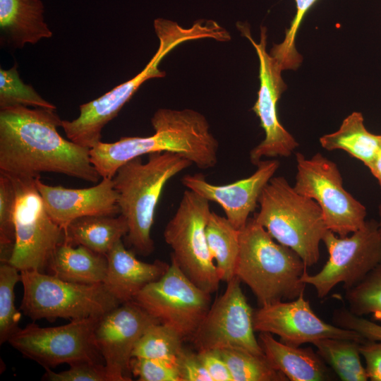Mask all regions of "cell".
<instances>
[{
	"instance_id": "cell-20",
	"label": "cell",
	"mask_w": 381,
	"mask_h": 381,
	"mask_svg": "<svg viewBox=\"0 0 381 381\" xmlns=\"http://www.w3.org/2000/svg\"><path fill=\"white\" fill-rule=\"evenodd\" d=\"M106 256L108 265L103 284L121 303L133 301L143 288L159 279L170 265L159 260L151 263L138 260L126 249L122 239Z\"/></svg>"
},
{
	"instance_id": "cell-36",
	"label": "cell",
	"mask_w": 381,
	"mask_h": 381,
	"mask_svg": "<svg viewBox=\"0 0 381 381\" xmlns=\"http://www.w3.org/2000/svg\"><path fill=\"white\" fill-rule=\"evenodd\" d=\"M42 377L47 381H111L105 365L102 363L82 361L70 365L68 370L54 372L45 368Z\"/></svg>"
},
{
	"instance_id": "cell-7",
	"label": "cell",
	"mask_w": 381,
	"mask_h": 381,
	"mask_svg": "<svg viewBox=\"0 0 381 381\" xmlns=\"http://www.w3.org/2000/svg\"><path fill=\"white\" fill-rule=\"evenodd\" d=\"M155 30L159 41L158 49L138 74L99 98L81 104L75 119L62 121L61 127L68 140L89 149L93 147L101 141L104 126L117 116L143 83L165 76L158 67L159 63L176 47L187 42L188 36L183 28L171 23H159Z\"/></svg>"
},
{
	"instance_id": "cell-1",
	"label": "cell",
	"mask_w": 381,
	"mask_h": 381,
	"mask_svg": "<svg viewBox=\"0 0 381 381\" xmlns=\"http://www.w3.org/2000/svg\"><path fill=\"white\" fill-rule=\"evenodd\" d=\"M62 121L52 109H1L0 172L34 179L51 172L99 182L102 177L91 162L90 149L58 132Z\"/></svg>"
},
{
	"instance_id": "cell-16",
	"label": "cell",
	"mask_w": 381,
	"mask_h": 381,
	"mask_svg": "<svg viewBox=\"0 0 381 381\" xmlns=\"http://www.w3.org/2000/svg\"><path fill=\"white\" fill-rule=\"evenodd\" d=\"M158 322L134 301L122 303L99 318L95 339L111 381L132 380L135 345L145 331Z\"/></svg>"
},
{
	"instance_id": "cell-27",
	"label": "cell",
	"mask_w": 381,
	"mask_h": 381,
	"mask_svg": "<svg viewBox=\"0 0 381 381\" xmlns=\"http://www.w3.org/2000/svg\"><path fill=\"white\" fill-rule=\"evenodd\" d=\"M361 342L351 339L324 338L313 344L317 352L342 381H366L368 377L361 361Z\"/></svg>"
},
{
	"instance_id": "cell-29",
	"label": "cell",
	"mask_w": 381,
	"mask_h": 381,
	"mask_svg": "<svg viewBox=\"0 0 381 381\" xmlns=\"http://www.w3.org/2000/svg\"><path fill=\"white\" fill-rule=\"evenodd\" d=\"M184 340L171 326L161 322L155 323L138 340L133 358L176 361L183 350Z\"/></svg>"
},
{
	"instance_id": "cell-19",
	"label": "cell",
	"mask_w": 381,
	"mask_h": 381,
	"mask_svg": "<svg viewBox=\"0 0 381 381\" xmlns=\"http://www.w3.org/2000/svg\"><path fill=\"white\" fill-rule=\"evenodd\" d=\"M35 183L47 213L64 230L79 217L120 214L118 193L111 178H102L97 185L85 188L50 186L40 177L35 179Z\"/></svg>"
},
{
	"instance_id": "cell-10",
	"label": "cell",
	"mask_w": 381,
	"mask_h": 381,
	"mask_svg": "<svg viewBox=\"0 0 381 381\" xmlns=\"http://www.w3.org/2000/svg\"><path fill=\"white\" fill-rule=\"evenodd\" d=\"M296 159L294 188L318 204L328 230L346 236L361 229L366 222V207L344 188L337 165L319 152L310 159L296 152Z\"/></svg>"
},
{
	"instance_id": "cell-14",
	"label": "cell",
	"mask_w": 381,
	"mask_h": 381,
	"mask_svg": "<svg viewBox=\"0 0 381 381\" xmlns=\"http://www.w3.org/2000/svg\"><path fill=\"white\" fill-rule=\"evenodd\" d=\"M237 28L253 44L259 59L260 88L252 110L260 119L265 138L250 152V162L257 165L262 157H288L299 144L278 118L277 102L287 85L279 63L267 52V28L260 27L258 43L252 38L246 23H238Z\"/></svg>"
},
{
	"instance_id": "cell-35",
	"label": "cell",
	"mask_w": 381,
	"mask_h": 381,
	"mask_svg": "<svg viewBox=\"0 0 381 381\" xmlns=\"http://www.w3.org/2000/svg\"><path fill=\"white\" fill-rule=\"evenodd\" d=\"M131 367L140 381H181L178 360L133 358Z\"/></svg>"
},
{
	"instance_id": "cell-11",
	"label": "cell",
	"mask_w": 381,
	"mask_h": 381,
	"mask_svg": "<svg viewBox=\"0 0 381 381\" xmlns=\"http://www.w3.org/2000/svg\"><path fill=\"white\" fill-rule=\"evenodd\" d=\"M322 241L328 260L315 274L306 272L301 278L303 283L314 287L320 298L339 284L346 290L355 286L381 263V234L374 219L366 221L349 236H339L328 230Z\"/></svg>"
},
{
	"instance_id": "cell-28",
	"label": "cell",
	"mask_w": 381,
	"mask_h": 381,
	"mask_svg": "<svg viewBox=\"0 0 381 381\" xmlns=\"http://www.w3.org/2000/svg\"><path fill=\"white\" fill-rule=\"evenodd\" d=\"M216 350L226 363L233 381L288 380L283 373L270 364L265 355L236 347Z\"/></svg>"
},
{
	"instance_id": "cell-32",
	"label": "cell",
	"mask_w": 381,
	"mask_h": 381,
	"mask_svg": "<svg viewBox=\"0 0 381 381\" xmlns=\"http://www.w3.org/2000/svg\"><path fill=\"white\" fill-rule=\"evenodd\" d=\"M345 298L353 314H372L375 320L381 321V263L360 283L346 290Z\"/></svg>"
},
{
	"instance_id": "cell-23",
	"label": "cell",
	"mask_w": 381,
	"mask_h": 381,
	"mask_svg": "<svg viewBox=\"0 0 381 381\" xmlns=\"http://www.w3.org/2000/svg\"><path fill=\"white\" fill-rule=\"evenodd\" d=\"M107 265L105 255L64 241L57 247L48 270L67 282L92 284L103 283Z\"/></svg>"
},
{
	"instance_id": "cell-30",
	"label": "cell",
	"mask_w": 381,
	"mask_h": 381,
	"mask_svg": "<svg viewBox=\"0 0 381 381\" xmlns=\"http://www.w3.org/2000/svg\"><path fill=\"white\" fill-rule=\"evenodd\" d=\"M20 272L9 262L0 265V344L8 342L20 327V313L15 306V286Z\"/></svg>"
},
{
	"instance_id": "cell-8",
	"label": "cell",
	"mask_w": 381,
	"mask_h": 381,
	"mask_svg": "<svg viewBox=\"0 0 381 381\" xmlns=\"http://www.w3.org/2000/svg\"><path fill=\"white\" fill-rule=\"evenodd\" d=\"M209 200L186 190L164 231L171 258L198 286L212 294L221 282L210 254L205 229L211 213Z\"/></svg>"
},
{
	"instance_id": "cell-37",
	"label": "cell",
	"mask_w": 381,
	"mask_h": 381,
	"mask_svg": "<svg viewBox=\"0 0 381 381\" xmlns=\"http://www.w3.org/2000/svg\"><path fill=\"white\" fill-rule=\"evenodd\" d=\"M335 325L359 333L365 339L381 341V325L351 313L349 309L340 308L333 313Z\"/></svg>"
},
{
	"instance_id": "cell-4",
	"label": "cell",
	"mask_w": 381,
	"mask_h": 381,
	"mask_svg": "<svg viewBox=\"0 0 381 381\" xmlns=\"http://www.w3.org/2000/svg\"><path fill=\"white\" fill-rule=\"evenodd\" d=\"M307 266L292 249L275 241L255 218L240 229L235 276L252 291L260 306L291 301L305 292Z\"/></svg>"
},
{
	"instance_id": "cell-6",
	"label": "cell",
	"mask_w": 381,
	"mask_h": 381,
	"mask_svg": "<svg viewBox=\"0 0 381 381\" xmlns=\"http://www.w3.org/2000/svg\"><path fill=\"white\" fill-rule=\"evenodd\" d=\"M20 275V310L32 320L99 318L121 304L103 283L71 282L36 270Z\"/></svg>"
},
{
	"instance_id": "cell-42",
	"label": "cell",
	"mask_w": 381,
	"mask_h": 381,
	"mask_svg": "<svg viewBox=\"0 0 381 381\" xmlns=\"http://www.w3.org/2000/svg\"><path fill=\"white\" fill-rule=\"evenodd\" d=\"M379 216H380V221L378 222V225H379V230L381 234V203L379 206Z\"/></svg>"
},
{
	"instance_id": "cell-3",
	"label": "cell",
	"mask_w": 381,
	"mask_h": 381,
	"mask_svg": "<svg viewBox=\"0 0 381 381\" xmlns=\"http://www.w3.org/2000/svg\"><path fill=\"white\" fill-rule=\"evenodd\" d=\"M193 163L183 156L171 152L148 155L143 162L141 157L121 166L112 178L118 193V204L126 220L128 231L125 236L134 251L147 256L155 250L151 231L157 203L168 181Z\"/></svg>"
},
{
	"instance_id": "cell-9",
	"label": "cell",
	"mask_w": 381,
	"mask_h": 381,
	"mask_svg": "<svg viewBox=\"0 0 381 381\" xmlns=\"http://www.w3.org/2000/svg\"><path fill=\"white\" fill-rule=\"evenodd\" d=\"M11 178L16 202L15 245L9 263L20 272H45L57 247L66 239L65 230L47 213L35 179Z\"/></svg>"
},
{
	"instance_id": "cell-24",
	"label": "cell",
	"mask_w": 381,
	"mask_h": 381,
	"mask_svg": "<svg viewBox=\"0 0 381 381\" xmlns=\"http://www.w3.org/2000/svg\"><path fill=\"white\" fill-rule=\"evenodd\" d=\"M128 231L126 219L116 216H85L75 219L65 229V241L105 255Z\"/></svg>"
},
{
	"instance_id": "cell-25",
	"label": "cell",
	"mask_w": 381,
	"mask_h": 381,
	"mask_svg": "<svg viewBox=\"0 0 381 381\" xmlns=\"http://www.w3.org/2000/svg\"><path fill=\"white\" fill-rule=\"evenodd\" d=\"M321 146L328 150H344L368 167L381 144V135L367 130L362 113L353 111L342 121L339 128L320 138Z\"/></svg>"
},
{
	"instance_id": "cell-18",
	"label": "cell",
	"mask_w": 381,
	"mask_h": 381,
	"mask_svg": "<svg viewBox=\"0 0 381 381\" xmlns=\"http://www.w3.org/2000/svg\"><path fill=\"white\" fill-rule=\"evenodd\" d=\"M277 159L260 160L250 176L225 185L212 184L202 174L185 175L182 184L209 201L218 203L226 217L238 229L246 224L261 192L279 167Z\"/></svg>"
},
{
	"instance_id": "cell-12",
	"label": "cell",
	"mask_w": 381,
	"mask_h": 381,
	"mask_svg": "<svg viewBox=\"0 0 381 381\" xmlns=\"http://www.w3.org/2000/svg\"><path fill=\"white\" fill-rule=\"evenodd\" d=\"M98 319L72 320L68 324L50 327L30 323L20 328L8 342L23 356L44 368L82 361L104 364L95 339Z\"/></svg>"
},
{
	"instance_id": "cell-15",
	"label": "cell",
	"mask_w": 381,
	"mask_h": 381,
	"mask_svg": "<svg viewBox=\"0 0 381 381\" xmlns=\"http://www.w3.org/2000/svg\"><path fill=\"white\" fill-rule=\"evenodd\" d=\"M241 281L233 277L211 304L191 340L197 351L236 347L265 355L255 335L253 311Z\"/></svg>"
},
{
	"instance_id": "cell-34",
	"label": "cell",
	"mask_w": 381,
	"mask_h": 381,
	"mask_svg": "<svg viewBox=\"0 0 381 381\" xmlns=\"http://www.w3.org/2000/svg\"><path fill=\"white\" fill-rule=\"evenodd\" d=\"M318 0H295L296 14L289 27L286 29L283 41L274 44L270 55L279 63L282 71L296 70L301 65L303 57L296 49V37L306 13Z\"/></svg>"
},
{
	"instance_id": "cell-41",
	"label": "cell",
	"mask_w": 381,
	"mask_h": 381,
	"mask_svg": "<svg viewBox=\"0 0 381 381\" xmlns=\"http://www.w3.org/2000/svg\"><path fill=\"white\" fill-rule=\"evenodd\" d=\"M367 167L376 178L381 188V144L373 161Z\"/></svg>"
},
{
	"instance_id": "cell-5",
	"label": "cell",
	"mask_w": 381,
	"mask_h": 381,
	"mask_svg": "<svg viewBox=\"0 0 381 381\" xmlns=\"http://www.w3.org/2000/svg\"><path fill=\"white\" fill-rule=\"evenodd\" d=\"M255 221L278 243L296 252L306 265L320 258V243L328 229L318 204L298 193L283 176H273L258 199Z\"/></svg>"
},
{
	"instance_id": "cell-2",
	"label": "cell",
	"mask_w": 381,
	"mask_h": 381,
	"mask_svg": "<svg viewBox=\"0 0 381 381\" xmlns=\"http://www.w3.org/2000/svg\"><path fill=\"white\" fill-rule=\"evenodd\" d=\"M151 123L155 130L152 135L123 137L114 143L99 141L90 149L91 162L102 178L112 179L128 161L155 152L177 153L201 169L217 164L219 143L200 112L159 109Z\"/></svg>"
},
{
	"instance_id": "cell-38",
	"label": "cell",
	"mask_w": 381,
	"mask_h": 381,
	"mask_svg": "<svg viewBox=\"0 0 381 381\" xmlns=\"http://www.w3.org/2000/svg\"><path fill=\"white\" fill-rule=\"evenodd\" d=\"M181 381H213L198 353L183 349L178 358Z\"/></svg>"
},
{
	"instance_id": "cell-17",
	"label": "cell",
	"mask_w": 381,
	"mask_h": 381,
	"mask_svg": "<svg viewBox=\"0 0 381 381\" xmlns=\"http://www.w3.org/2000/svg\"><path fill=\"white\" fill-rule=\"evenodd\" d=\"M255 332L277 335L284 344L300 346L324 338L351 339L363 342L357 332L329 324L311 308L305 292L291 301H277L253 311Z\"/></svg>"
},
{
	"instance_id": "cell-22",
	"label": "cell",
	"mask_w": 381,
	"mask_h": 381,
	"mask_svg": "<svg viewBox=\"0 0 381 381\" xmlns=\"http://www.w3.org/2000/svg\"><path fill=\"white\" fill-rule=\"evenodd\" d=\"M258 342L270 364L290 381H324L332 375L325 362L311 348H300L276 340L272 334L260 332Z\"/></svg>"
},
{
	"instance_id": "cell-26",
	"label": "cell",
	"mask_w": 381,
	"mask_h": 381,
	"mask_svg": "<svg viewBox=\"0 0 381 381\" xmlns=\"http://www.w3.org/2000/svg\"><path fill=\"white\" fill-rule=\"evenodd\" d=\"M206 239L210 254L221 281L228 282L235 277L240 248V229L226 217L211 211L207 223Z\"/></svg>"
},
{
	"instance_id": "cell-21",
	"label": "cell",
	"mask_w": 381,
	"mask_h": 381,
	"mask_svg": "<svg viewBox=\"0 0 381 381\" xmlns=\"http://www.w3.org/2000/svg\"><path fill=\"white\" fill-rule=\"evenodd\" d=\"M41 0H0L1 42L14 49L50 38L52 32L44 21Z\"/></svg>"
},
{
	"instance_id": "cell-33",
	"label": "cell",
	"mask_w": 381,
	"mask_h": 381,
	"mask_svg": "<svg viewBox=\"0 0 381 381\" xmlns=\"http://www.w3.org/2000/svg\"><path fill=\"white\" fill-rule=\"evenodd\" d=\"M16 194L12 179L0 172V262H9L15 245Z\"/></svg>"
},
{
	"instance_id": "cell-39",
	"label": "cell",
	"mask_w": 381,
	"mask_h": 381,
	"mask_svg": "<svg viewBox=\"0 0 381 381\" xmlns=\"http://www.w3.org/2000/svg\"><path fill=\"white\" fill-rule=\"evenodd\" d=\"M368 380L381 381V341L365 339L360 345Z\"/></svg>"
},
{
	"instance_id": "cell-13",
	"label": "cell",
	"mask_w": 381,
	"mask_h": 381,
	"mask_svg": "<svg viewBox=\"0 0 381 381\" xmlns=\"http://www.w3.org/2000/svg\"><path fill=\"white\" fill-rule=\"evenodd\" d=\"M133 301L184 339L191 340L211 306V294L193 282L171 258L167 272Z\"/></svg>"
},
{
	"instance_id": "cell-40",
	"label": "cell",
	"mask_w": 381,
	"mask_h": 381,
	"mask_svg": "<svg viewBox=\"0 0 381 381\" xmlns=\"http://www.w3.org/2000/svg\"><path fill=\"white\" fill-rule=\"evenodd\" d=\"M213 381H233L231 373L217 350L197 351Z\"/></svg>"
},
{
	"instance_id": "cell-31",
	"label": "cell",
	"mask_w": 381,
	"mask_h": 381,
	"mask_svg": "<svg viewBox=\"0 0 381 381\" xmlns=\"http://www.w3.org/2000/svg\"><path fill=\"white\" fill-rule=\"evenodd\" d=\"M14 106L56 109L54 104L21 80L16 64L9 69H0V109Z\"/></svg>"
}]
</instances>
